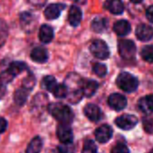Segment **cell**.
<instances>
[{
    "mask_svg": "<svg viewBox=\"0 0 153 153\" xmlns=\"http://www.w3.org/2000/svg\"><path fill=\"white\" fill-rule=\"evenodd\" d=\"M143 126H144V129L151 134L153 133V119L151 118H146V119H143Z\"/></svg>",
    "mask_w": 153,
    "mask_h": 153,
    "instance_id": "cell-33",
    "label": "cell"
},
{
    "mask_svg": "<svg viewBox=\"0 0 153 153\" xmlns=\"http://www.w3.org/2000/svg\"><path fill=\"white\" fill-rule=\"evenodd\" d=\"M57 85H58V83H57L56 79L51 75L45 76L41 81V87L50 92H52L54 91V89L57 87Z\"/></svg>",
    "mask_w": 153,
    "mask_h": 153,
    "instance_id": "cell-26",
    "label": "cell"
},
{
    "mask_svg": "<svg viewBox=\"0 0 153 153\" xmlns=\"http://www.w3.org/2000/svg\"><path fill=\"white\" fill-rule=\"evenodd\" d=\"M90 52L94 56L99 59H107L110 56L109 48L102 39H96L91 43Z\"/></svg>",
    "mask_w": 153,
    "mask_h": 153,
    "instance_id": "cell-7",
    "label": "cell"
},
{
    "mask_svg": "<svg viewBox=\"0 0 153 153\" xmlns=\"http://www.w3.org/2000/svg\"><path fill=\"white\" fill-rule=\"evenodd\" d=\"M116 84L125 92H133L139 86V81L134 75L124 72L118 75L116 79Z\"/></svg>",
    "mask_w": 153,
    "mask_h": 153,
    "instance_id": "cell-4",
    "label": "cell"
},
{
    "mask_svg": "<svg viewBox=\"0 0 153 153\" xmlns=\"http://www.w3.org/2000/svg\"><path fill=\"white\" fill-rule=\"evenodd\" d=\"M54 38V31L51 26L48 24H42L39 29V39L44 44H48L52 41Z\"/></svg>",
    "mask_w": 153,
    "mask_h": 153,
    "instance_id": "cell-15",
    "label": "cell"
},
{
    "mask_svg": "<svg viewBox=\"0 0 153 153\" xmlns=\"http://www.w3.org/2000/svg\"><path fill=\"white\" fill-rule=\"evenodd\" d=\"M7 128V121L4 117H0V134H3Z\"/></svg>",
    "mask_w": 153,
    "mask_h": 153,
    "instance_id": "cell-35",
    "label": "cell"
},
{
    "mask_svg": "<svg viewBox=\"0 0 153 153\" xmlns=\"http://www.w3.org/2000/svg\"><path fill=\"white\" fill-rule=\"evenodd\" d=\"M142 57L148 63H153V46L149 45L142 48L141 51Z\"/></svg>",
    "mask_w": 153,
    "mask_h": 153,
    "instance_id": "cell-27",
    "label": "cell"
},
{
    "mask_svg": "<svg viewBox=\"0 0 153 153\" xmlns=\"http://www.w3.org/2000/svg\"><path fill=\"white\" fill-rule=\"evenodd\" d=\"M111 153H130L128 147L124 143H117L113 147Z\"/></svg>",
    "mask_w": 153,
    "mask_h": 153,
    "instance_id": "cell-32",
    "label": "cell"
},
{
    "mask_svg": "<svg viewBox=\"0 0 153 153\" xmlns=\"http://www.w3.org/2000/svg\"><path fill=\"white\" fill-rule=\"evenodd\" d=\"M91 28L94 31L97 33L104 32L108 28V21L106 18L102 16H97L95 19H93L91 22Z\"/></svg>",
    "mask_w": 153,
    "mask_h": 153,
    "instance_id": "cell-21",
    "label": "cell"
},
{
    "mask_svg": "<svg viewBox=\"0 0 153 153\" xmlns=\"http://www.w3.org/2000/svg\"><path fill=\"white\" fill-rule=\"evenodd\" d=\"M58 151L60 153H74L75 152V146L73 143H61L58 146Z\"/></svg>",
    "mask_w": 153,
    "mask_h": 153,
    "instance_id": "cell-31",
    "label": "cell"
},
{
    "mask_svg": "<svg viewBox=\"0 0 153 153\" xmlns=\"http://www.w3.org/2000/svg\"><path fill=\"white\" fill-rule=\"evenodd\" d=\"M66 5L64 4H50L46 6L44 10V16L48 20H55L60 17L61 12L65 9Z\"/></svg>",
    "mask_w": 153,
    "mask_h": 153,
    "instance_id": "cell-11",
    "label": "cell"
},
{
    "mask_svg": "<svg viewBox=\"0 0 153 153\" xmlns=\"http://www.w3.org/2000/svg\"><path fill=\"white\" fill-rule=\"evenodd\" d=\"M49 113L60 124L70 125L74 119V114L69 107L62 103H51L48 106Z\"/></svg>",
    "mask_w": 153,
    "mask_h": 153,
    "instance_id": "cell-3",
    "label": "cell"
},
{
    "mask_svg": "<svg viewBox=\"0 0 153 153\" xmlns=\"http://www.w3.org/2000/svg\"><path fill=\"white\" fill-rule=\"evenodd\" d=\"M82 153H97V147L92 140H87L84 143Z\"/></svg>",
    "mask_w": 153,
    "mask_h": 153,
    "instance_id": "cell-30",
    "label": "cell"
},
{
    "mask_svg": "<svg viewBox=\"0 0 153 153\" xmlns=\"http://www.w3.org/2000/svg\"><path fill=\"white\" fill-rule=\"evenodd\" d=\"M82 80L76 74H70L65 80V85L68 89V96H69V101L76 104L81 100L83 96L82 91Z\"/></svg>",
    "mask_w": 153,
    "mask_h": 153,
    "instance_id": "cell-2",
    "label": "cell"
},
{
    "mask_svg": "<svg viewBox=\"0 0 153 153\" xmlns=\"http://www.w3.org/2000/svg\"><path fill=\"white\" fill-rule=\"evenodd\" d=\"M68 19H69V22L71 26L78 27L80 24L81 20H82V12H81L80 8L76 5H72L69 8Z\"/></svg>",
    "mask_w": 153,
    "mask_h": 153,
    "instance_id": "cell-18",
    "label": "cell"
},
{
    "mask_svg": "<svg viewBox=\"0 0 153 153\" xmlns=\"http://www.w3.org/2000/svg\"><path fill=\"white\" fill-rule=\"evenodd\" d=\"M118 51L124 59L131 60L136 55V46L131 39H120L118 42Z\"/></svg>",
    "mask_w": 153,
    "mask_h": 153,
    "instance_id": "cell-5",
    "label": "cell"
},
{
    "mask_svg": "<svg viewBox=\"0 0 153 153\" xmlns=\"http://www.w3.org/2000/svg\"><path fill=\"white\" fill-rule=\"evenodd\" d=\"M137 123H138L137 117L133 115H129V114H124L115 119L116 126L119 128L123 130H126V131L131 130L133 127H135Z\"/></svg>",
    "mask_w": 153,
    "mask_h": 153,
    "instance_id": "cell-8",
    "label": "cell"
},
{
    "mask_svg": "<svg viewBox=\"0 0 153 153\" xmlns=\"http://www.w3.org/2000/svg\"><path fill=\"white\" fill-rule=\"evenodd\" d=\"M135 34L138 39L142 41H149L153 38V28L145 23L139 24L136 28Z\"/></svg>",
    "mask_w": 153,
    "mask_h": 153,
    "instance_id": "cell-13",
    "label": "cell"
},
{
    "mask_svg": "<svg viewBox=\"0 0 153 153\" xmlns=\"http://www.w3.org/2000/svg\"><path fill=\"white\" fill-rule=\"evenodd\" d=\"M27 2L35 7L41 8L45 5V4L47 3V0H27Z\"/></svg>",
    "mask_w": 153,
    "mask_h": 153,
    "instance_id": "cell-34",
    "label": "cell"
},
{
    "mask_svg": "<svg viewBox=\"0 0 153 153\" xmlns=\"http://www.w3.org/2000/svg\"><path fill=\"white\" fill-rule=\"evenodd\" d=\"M84 113L86 117L93 122L99 121L102 117L101 109L99 108L98 106L95 104H87L84 108Z\"/></svg>",
    "mask_w": 153,
    "mask_h": 153,
    "instance_id": "cell-16",
    "label": "cell"
},
{
    "mask_svg": "<svg viewBox=\"0 0 153 153\" xmlns=\"http://www.w3.org/2000/svg\"><path fill=\"white\" fill-rule=\"evenodd\" d=\"M150 153H153V149L151 151V152H150Z\"/></svg>",
    "mask_w": 153,
    "mask_h": 153,
    "instance_id": "cell-40",
    "label": "cell"
},
{
    "mask_svg": "<svg viewBox=\"0 0 153 153\" xmlns=\"http://www.w3.org/2000/svg\"><path fill=\"white\" fill-rule=\"evenodd\" d=\"M53 95L57 99H64L68 97V89L65 84H58L57 87L52 91Z\"/></svg>",
    "mask_w": 153,
    "mask_h": 153,
    "instance_id": "cell-28",
    "label": "cell"
},
{
    "mask_svg": "<svg viewBox=\"0 0 153 153\" xmlns=\"http://www.w3.org/2000/svg\"><path fill=\"white\" fill-rule=\"evenodd\" d=\"M132 3H133V4H140V3H142L143 0H130Z\"/></svg>",
    "mask_w": 153,
    "mask_h": 153,
    "instance_id": "cell-39",
    "label": "cell"
},
{
    "mask_svg": "<svg viewBox=\"0 0 153 153\" xmlns=\"http://www.w3.org/2000/svg\"><path fill=\"white\" fill-rule=\"evenodd\" d=\"M73 1H75L76 3H78L79 4H85L87 0H73Z\"/></svg>",
    "mask_w": 153,
    "mask_h": 153,
    "instance_id": "cell-37",
    "label": "cell"
},
{
    "mask_svg": "<svg viewBox=\"0 0 153 153\" xmlns=\"http://www.w3.org/2000/svg\"><path fill=\"white\" fill-rule=\"evenodd\" d=\"M27 70V65L23 62L14 61L12 62L7 69L0 73V88L5 89L7 84L14 81V79L22 74L23 72Z\"/></svg>",
    "mask_w": 153,
    "mask_h": 153,
    "instance_id": "cell-1",
    "label": "cell"
},
{
    "mask_svg": "<svg viewBox=\"0 0 153 153\" xmlns=\"http://www.w3.org/2000/svg\"><path fill=\"white\" fill-rule=\"evenodd\" d=\"M8 35H9V27L6 23V22L0 18V48H2L7 39H8Z\"/></svg>",
    "mask_w": 153,
    "mask_h": 153,
    "instance_id": "cell-25",
    "label": "cell"
},
{
    "mask_svg": "<svg viewBox=\"0 0 153 153\" xmlns=\"http://www.w3.org/2000/svg\"><path fill=\"white\" fill-rule=\"evenodd\" d=\"M146 16H147V19L153 23V4L148 7L146 11Z\"/></svg>",
    "mask_w": 153,
    "mask_h": 153,
    "instance_id": "cell-36",
    "label": "cell"
},
{
    "mask_svg": "<svg viewBox=\"0 0 153 153\" xmlns=\"http://www.w3.org/2000/svg\"><path fill=\"white\" fill-rule=\"evenodd\" d=\"M98 89V83L94 80H87L82 83V91L83 96L90 98L92 97Z\"/></svg>",
    "mask_w": 153,
    "mask_h": 153,
    "instance_id": "cell-22",
    "label": "cell"
},
{
    "mask_svg": "<svg viewBox=\"0 0 153 153\" xmlns=\"http://www.w3.org/2000/svg\"><path fill=\"white\" fill-rule=\"evenodd\" d=\"M114 31L121 37L126 36L131 32V24L128 21L126 20H119L114 24Z\"/></svg>",
    "mask_w": 153,
    "mask_h": 153,
    "instance_id": "cell-19",
    "label": "cell"
},
{
    "mask_svg": "<svg viewBox=\"0 0 153 153\" xmlns=\"http://www.w3.org/2000/svg\"><path fill=\"white\" fill-rule=\"evenodd\" d=\"M104 7L113 14H121L124 11V4L122 0H107Z\"/></svg>",
    "mask_w": 153,
    "mask_h": 153,
    "instance_id": "cell-17",
    "label": "cell"
},
{
    "mask_svg": "<svg viewBox=\"0 0 153 153\" xmlns=\"http://www.w3.org/2000/svg\"><path fill=\"white\" fill-rule=\"evenodd\" d=\"M5 89H4V88H0V99L5 95Z\"/></svg>",
    "mask_w": 153,
    "mask_h": 153,
    "instance_id": "cell-38",
    "label": "cell"
},
{
    "mask_svg": "<svg viewBox=\"0 0 153 153\" xmlns=\"http://www.w3.org/2000/svg\"><path fill=\"white\" fill-rule=\"evenodd\" d=\"M30 56L33 62H36L39 64H43V63H46L48 61L49 53L45 48L36 47L31 51Z\"/></svg>",
    "mask_w": 153,
    "mask_h": 153,
    "instance_id": "cell-14",
    "label": "cell"
},
{
    "mask_svg": "<svg viewBox=\"0 0 153 153\" xmlns=\"http://www.w3.org/2000/svg\"><path fill=\"white\" fill-rule=\"evenodd\" d=\"M139 108L146 114L153 112V94L142 98L139 100Z\"/></svg>",
    "mask_w": 153,
    "mask_h": 153,
    "instance_id": "cell-23",
    "label": "cell"
},
{
    "mask_svg": "<svg viewBox=\"0 0 153 153\" xmlns=\"http://www.w3.org/2000/svg\"><path fill=\"white\" fill-rule=\"evenodd\" d=\"M31 91H32V90H30L23 85L20 88H18L14 91V100L15 104L18 106H23L26 102Z\"/></svg>",
    "mask_w": 153,
    "mask_h": 153,
    "instance_id": "cell-20",
    "label": "cell"
},
{
    "mask_svg": "<svg viewBox=\"0 0 153 153\" xmlns=\"http://www.w3.org/2000/svg\"><path fill=\"white\" fill-rule=\"evenodd\" d=\"M42 140L40 136L34 137L29 143L25 153H40L42 150Z\"/></svg>",
    "mask_w": 153,
    "mask_h": 153,
    "instance_id": "cell-24",
    "label": "cell"
},
{
    "mask_svg": "<svg viewBox=\"0 0 153 153\" xmlns=\"http://www.w3.org/2000/svg\"><path fill=\"white\" fill-rule=\"evenodd\" d=\"M93 71L94 73L99 76V77H104L107 74V68H106V65H104V64H101V63H96L94 65H93Z\"/></svg>",
    "mask_w": 153,
    "mask_h": 153,
    "instance_id": "cell-29",
    "label": "cell"
},
{
    "mask_svg": "<svg viewBox=\"0 0 153 153\" xmlns=\"http://www.w3.org/2000/svg\"><path fill=\"white\" fill-rule=\"evenodd\" d=\"M57 136L61 143H72L73 134L70 126L68 124H60L57 128Z\"/></svg>",
    "mask_w": 153,
    "mask_h": 153,
    "instance_id": "cell-9",
    "label": "cell"
},
{
    "mask_svg": "<svg viewBox=\"0 0 153 153\" xmlns=\"http://www.w3.org/2000/svg\"><path fill=\"white\" fill-rule=\"evenodd\" d=\"M21 28L26 33H32L35 30L37 25V18L30 12H22L19 15Z\"/></svg>",
    "mask_w": 153,
    "mask_h": 153,
    "instance_id": "cell-6",
    "label": "cell"
},
{
    "mask_svg": "<svg viewBox=\"0 0 153 153\" xmlns=\"http://www.w3.org/2000/svg\"><path fill=\"white\" fill-rule=\"evenodd\" d=\"M108 105L115 110L120 111L125 108L127 105L126 98L119 93H114L108 98Z\"/></svg>",
    "mask_w": 153,
    "mask_h": 153,
    "instance_id": "cell-10",
    "label": "cell"
},
{
    "mask_svg": "<svg viewBox=\"0 0 153 153\" xmlns=\"http://www.w3.org/2000/svg\"><path fill=\"white\" fill-rule=\"evenodd\" d=\"M95 136L97 142H99L100 143H106L112 138L113 129L107 125H103L96 130Z\"/></svg>",
    "mask_w": 153,
    "mask_h": 153,
    "instance_id": "cell-12",
    "label": "cell"
}]
</instances>
